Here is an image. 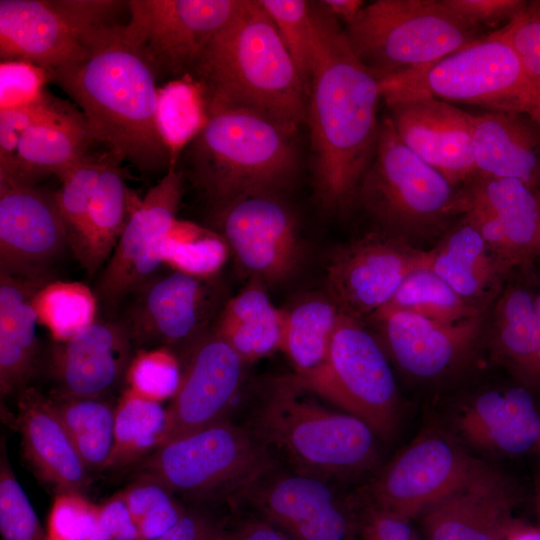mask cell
<instances>
[{"instance_id":"1","label":"cell","mask_w":540,"mask_h":540,"mask_svg":"<svg viewBox=\"0 0 540 540\" xmlns=\"http://www.w3.org/2000/svg\"><path fill=\"white\" fill-rule=\"evenodd\" d=\"M314 47L306 110L315 196L327 212H342L375 153L382 98L378 79L359 61L344 28L313 3Z\"/></svg>"},{"instance_id":"2","label":"cell","mask_w":540,"mask_h":540,"mask_svg":"<svg viewBox=\"0 0 540 540\" xmlns=\"http://www.w3.org/2000/svg\"><path fill=\"white\" fill-rule=\"evenodd\" d=\"M48 74L81 108L92 142L111 158L147 177L171 168L157 126L159 80L123 25L95 31L76 57Z\"/></svg>"},{"instance_id":"3","label":"cell","mask_w":540,"mask_h":540,"mask_svg":"<svg viewBox=\"0 0 540 540\" xmlns=\"http://www.w3.org/2000/svg\"><path fill=\"white\" fill-rule=\"evenodd\" d=\"M189 76L200 85L208 113L218 108L253 110L293 135L306 122L307 91L259 0H240Z\"/></svg>"},{"instance_id":"4","label":"cell","mask_w":540,"mask_h":540,"mask_svg":"<svg viewBox=\"0 0 540 540\" xmlns=\"http://www.w3.org/2000/svg\"><path fill=\"white\" fill-rule=\"evenodd\" d=\"M185 148L188 175L213 213L247 195H283L298 172L293 134L269 117L244 108L208 113Z\"/></svg>"},{"instance_id":"5","label":"cell","mask_w":540,"mask_h":540,"mask_svg":"<svg viewBox=\"0 0 540 540\" xmlns=\"http://www.w3.org/2000/svg\"><path fill=\"white\" fill-rule=\"evenodd\" d=\"M303 395L290 375L272 380L252 414L251 431L301 474L342 479L371 468L378 457L371 427Z\"/></svg>"},{"instance_id":"6","label":"cell","mask_w":540,"mask_h":540,"mask_svg":"<svg viewBox=\"0 0 540 540\" xmlns=\"http://www.w3.org/2000/svg\"><path fill=\"white\" fill-rule=\"evenodd\" d=\"M358 202L376 229L414 247L436 243L466 208L462 187L412 152L389 117L380 122L374 156L359 184Z\"/></svg>"},{"instance_id":"7","label":"cell","mask_w":540,"mask_h":540,"mask_svg":"<svg viewBox=\"0 0 540 540\" xmlns=\"http://www.w3.org/2000/svg\"><path fill=\"white\" fill-rule=\"evenodd\" d=\"M378 84L386 104L433 97L520 112L540 122V79L496 32L432 64L379 78Z\"/></svg>"},{"instance_id":"8","label":"cell","mask_w":540,"mask_h":540,"mask_svg":"<svg viewBox=\"0 0 540 540\" xmlns=\"http://www.w3.org/2000/svg\"><path fill=\"white\" fill-rule=\"evenodd\" d=\"M478 30L443 0H377L344 28L353 53L377 79L437 62L478 40Z\"/></svg>"},{"instance_id":"9","label":"cell","mask_w":540,"mask_h":540,"mask_svg":"<svg viewBox=\"0 0 540 540\" xmlns=\"http://www.w3.org/2000/svg\"><path fill=\"white\" fill-rule=\"evenodd\" d=\"M269 447L250 429L226 419L159 446L142 474L173 493L207 500L236 495L272 470Z\"/></svg>"},{"instance_id":"10","label":"cell","mask_w":540,"mask_h":540,"mask_svg":"<svg viewBox=\"0 0 540 540\" xmlns=\"http://www.w3.org/2000/svg\"><path fill=\"white\" fill-rule=\"evenodd\" d=\"M389 358L365 322L340 312L324 363L296 376L301 389L342 408L389 440L399 423V396Z\"/></svg>"},{"instance_id":"11","label":"cell","mask_w":540,"mask_h":540,"mask_svg":"<svg viewBox=\"0 0 540 540\" xmlns=\"http://www.w3.org/2000/svg\"><path fill=\"white\" fill-rule=\"evenodd\" d=\"M127 1L1 0V61L21 60L52 71L76 57L95 31L117 24Z\"/></svg>"},{"instance_id":"12","label":"cell","mask_w":540,"mask_h":540,"mask_svg":"<svg viewBox=\"0 0 540 540\" xmlns=\"http://www.w3.org/2000/svg\"><path fill=\"white\" fill-rule=\"evenodd\" d=\"M216 277L159 270L139 285L116 317L135 351L167 347L183 353L209 331L226 303Z\"/></svg>"},{"instance_id":"13","label":"cell","mask_w":540,"mask_h":540,"mask_svg":"<svg viewBox=\"0 0 540 540\" xmlns=\"http://www.w3.org/2000/svg\"><path fill=\"white\" fill-rule=\"evenodd\" d=\"M240 0H129L124 31L159 81L190 75L203 49Z\"/></svg>"},{"instance_id":"14","label":"cell","mask_w":540,"mask_h":540,"mask_svg":"<svg viewBox=\"0 0 540 540\" xmlns=\"http://www.w3.org/2000/svg\"><path fill=\"white\" fill-rule=\"evenodd\" d=\"M184 179L182 171L170 168L132 213L93 290L103 317L116 318L127 297L164 265Z\"/></svg>"},{"instance_id":"15","label":"cell","mask_w":540,"mask_h":540,"mask_svg":"<svg viewBox=\"0 0 540 540\" xmlns=\"http://www.w3.org/2000/svg\"><path fill=\"white\" fill-rule=\"evenodd\" d=\"M430 258V249L375 229L330 255L327 295L342 314L364 321L390 301L410 273L428 267Z\"/></svg>"},{"instance_id":"16","label":"cell","mask_w":540,"mask_h":540,"mask_svg":"<svg viewBox=\"0 0 540 540\" xmlns=\"http://www.w3.org/2000/svg\"><path fill=\"white\" fill-rule=\"evenodd\" d=\"M239 267L264 284L293 277L304 259L299 223L283 195L239 197L214 213Z\"/></svg>"},{"instance_id":"17","label":"cell","mask_w":540,"mask_h":540,"mask_svg":"<svg viewBox=\"0 0 540 540\" xmlns=\"http://www.w3.org/2000/svg\"><path fill=\"white\" fill-rule=\"evenodd\" d=\"M271 471L237 494L258 517L294 540H357L358 506L341 498L326 480Z\"/></svg>"},{"instance_id":"18","label":"cell","mask_w":540,"mask_h":540,"mask_svg":"<svg viewBox=\"0 0 540 540\" xmlns=\"http://www.w3.org/2000/svg\"><path fill=\"white\" fill-rule=\"evenodd\" d=\"M68 250L55 192L0 184V274L47 284Z\"/></svg>"},{"instance_id":"19","label":"cell","mask_w":540,"mask_h":540,"mask_svg":"<svg viewBox=\"0 0 540 540\" xmlns=\"http://www.w3.org/2000/svg\"><path fill=\"white\" fill-rule=\"evenodd\" d=\"M520 494L502 471L477 460L467 475L415 519L423 540H507L521 521Z\"/></svg>"},{"instance_id":"20","label":"cell","mask_w":540,"mask_h":540,"mask_svg":"<svg viewBox=\"0 0 540 540\" xmlns=\"http://www.w3.org/2000/svg\"><path fill=\"white\" fill-rule=\"evenodd\" d=\"M477 460L446 433L424 431L378 474L366 497L381 508L415 520L452 490Z\"/></svg>"},{"instance_id":"21","label":"cell","mask_w":540,"mask_h":540,"mask_svg":"<svg viewBox=\"0 0 540 540\" xmlns=\"http://www.w3.org/2000/svg\"><path fill=\"white\" fill-rule=\"evenodd\" d=\"M486 314L458 323L405 311H377L368 319L389 360L403 374L433 382L456 372L471 357L483 341Z\"/></svg>"},{"instance_id":"22","label":"cell","mask_w":540,"mask_h":540,"mask_svg":"<svg viewBox=\"0 0 540 540\" xmlns=\"http://www.w3.org/2000/svg\"><path fill=\"white\" fill-rule=\"evenodd\" d=\"M182 354L181 381L166 409L160 446L224 420L245 378L248 363L212 329Z\"/></svg>"},{"instance_id":"23","label":"cell","mask_w":540,"mask_h":540,"mask_svg":"<svg viewBox=\"0 0 540 540\" xmlns=\"http://www.w3.org/2000/svg\"><path fill=\"white\" fill-rule=\"evenodd\" d=\"M463 218L513 272L540 257V189L512 178L477 175L462 187Z\"/></svg>"},{"instance_id":"24","label":"cell","mask_w":540,"mask_h":540,"mask_svg":"<svg viewBox=\"0 0 540 540\" xmlns=\"http://www.w3.org/2000/svg\"><path fill=\"white\" fill-rule=\"evenodd\" d=\"M540 274L516 269L487 311L483 341L513 381L540 395Z\"/></svg>"},{"instance_id":"25","label":"cell","mask_w":540,"mask_h":540,"mask_svg":"<svg viewBox=\"0 0 540 540\" xmlns=\"http://www.w3.org/2000/svg\"><path fill=\"white\" fill-rule=\"evenodd\" d=\"M135 349L118 318H96L64 341H53L48 371L55 383L52 395L105 398L124 381Z\"/></svg>"},{"instance_id":"26","label":"cell","mask_w":540,"mask_h":540,"mask_svg":"<svg viewBox=\"0 0 540 540\" xmlns=\"http://www.w3.org/2000/svg\"><path fill=\"white\" fill-rule=\"evenodd\" d=\"M386 105L401 141L452 186L463 187L478 175L469 112L433 97Z\"/></svg>"},{"instance_id":"27","label":"cell","mask_w":540,"mask_h":540,"mask_svg":"<svg viewBox=\"0 0 540 540\" xmlns=\"http://www.w3.org/2000/svg\"><path fill=\"white\" fill-rule=\"evenodd\" d=\"M537 396L513 380L479 390L458 405L455 429L467 444L489 455L533 453L540 438Z\"/></svg>"},{"instance_id":"28","label":"cell","mask_w":540,"mask_h":540,"mask_svg":"<svg viewBox=\"0 0 540 540\" xmlns=\"http://www.w3.org/2000/svg\"><path fill=\"white\" fill-rule=\"evenodd\" d=\"M478 175L518 179L540 189V122L513 111L470 113Z\"/></svg>"},{"instance_id":"29","label":"cell","mask_w":540,"mask_h":540,"mask_svg":"<svg viewBox=\"0 0 540 540\" xmlns=\"http://www.w3.org/2000/svg\"><path fill=\"white\" fill-rule=\"evenodd\" d=\"M18 396L16 423L27 459L58 492H82L89 471L48 397L29 387Z\"/></svg>"},{"instance_id":"30","label":"cell","mask_w":540,"mask_h":540,"mask_svg":"<svg viewBox=\"0 0 540 540\" xmlns=\"http://www.w3.org/2000/svg\"><path fill=\"white\" fill-rule=\"evenodd\" d=\"M430 254L428 267L461 297L485 309L512 274L463 216L430 248Z\"/></svg>"},{"instance_id":"31","label":"cell","mask_w":540,"mask_h":540,"mask_svg":"<svg viewBox=\"0 0 540 540\" xmlns=\"http://www.w3.org/2000/svg\"><path fill=\"white\" fill-rule=\"evenodd\" d=\"M46 284L0 274L1 397L28 388L39 363L36 293Z\"/></svg>"},{"instance_id":"32","label":"cell","mask_w":540,"mask_h":540,"mask_svg":"<svg viewBox=\"0 0 540 540\" xmlns=\"http://www.w3.org/2000/svg\"><path fill=\"white\" fill-rule=\"evenodd\" d=\"M284 318V309L272 303L265 284L250 278L226 301L211 329L250 363L281 350Z\"/></svg>"},{"instance_id":"33","label":"cell","mask_w":540,"mask_h":540,"mask_svg":"<svg viewBox=\"0 0 540 540\" xmlns=\"http://www.w3.org/2000/svg\"><path fill=\"white\" fill-rule=\"evenodd\" d=\"M93 143L85 126H35L20 137L15 157L0 169V184L36 186L56 175L60 180L86 158Z\"/></svg>"},{"instance_id":"34","label":"cell","mask_w":540,"mask_h":540,"mask_svg":"<svg viewBox=\"0 0 540 540\" xmlns=\"http://www.w3.org/2000/svg\"><path fill=\"white\" fill-rule=\"evenodd\" d=\"M91 202L88 227L79 259L89 276L103 269L141 199L133 195L120 163L108 154Z\"/></svg>"},{"instance_id":"35","label":"cell","mask_w":540,"mask_h":540,"mask_svg":"<svg viewBox=\"0 0 540 540\" xmlns=\"http://www.w3.org/2000/svg\"><path fill=\"white\" fill-rule=\"evenodd\" d=\"M281 350L302 376L320 367L327 358L340 311L328 296H308L284 309Z\"/></svg>"},{"instance_id":"36","label":"cell","mask_w":540,"mask_h":540,"mask_svg":"<svg viewBox=\"0 0 540 540\" xmlns=\"http://www.w3.org/2000/svg\"><path fill=\"white\" fill-rule=\"evenodd\" d=\"M48 399L88 471L104 469L113 447L115 406L104 398Z\"/></svg>"},{"instance_id":"37","label":"cell","mask_w":540,"mask_h":540,"mask_svg":"<svg viewBox=\"0 0 540 540\" xmlns=\"http://www.w3.org/2000/svg\"><path fill=\"white\" fill-rule=\"evenodd\" d=\"M165 428L162 404L126 387L115 405L114 441L105 468H122L154 452Z\"/></svg>"},{"instance_id":"38","label":"cell","mask_w":540,"mask_h":540,"mask_svg":"<svg viewBox=\"0 0 540 540\" xmlns=\"http://www.w3.org/2000/svg\"><path fill=\"white\" fill-rule=\"evenodd\" d=\"M378 311H405L435 321L458 323L484 316L488 309L464 299L429 267H422L410 273Z\"/></svg>"},{"instance_id":"39","label":"cell","mask_w":540,"mask_h":540,"mask_svg":"<svg viewBox=\"0 0 540 540\" xmlns=\"http://www.w3.org/2000/svg\"><path fill=\"white\" fill-rule=\"evenodd\" d=\"M209 119L200 85L189 75L170 80L159 87L157 126L168 149L171 168L182 151L203 129Z\"/></svg>"},{"instance_id":"40","label":"cell","mask_w":540,"mask_h":540,"mask_svg":"<svg viewBox=\"0 0 540 540\" xmlns=\"http://www.w3.org/2000/svg\"><path fill=\"white\" fill-rule=\"evenodd\" d=\"M33 302L53 341L67 340L85 329L98 310L94 292L79 282L53 280L36 293Z\"/></svg>"},{"instance_id":"41","label":"cell","mask_w":540,"mask_h":540,"mask_svg":"<svg viewBox=\"0 0 540 540\" xmlns=\"http://www.w3.org/2000/svg\"><path fill=\"white\" fill-rule=\"evenodd\" d=\"M225 238L188 221L176 219L164 247V265L191 276H217L229 256Z\"/></svg>"},{"instance_id":"42","label":"cell","mask_w":540,"mask_h":540,"mask_svg":"<svg viewBox=\"0 0 540 540\" xmlns=\"http://www.w3.org/2000/svg\"><path fill=\"white\" fill-rule=\"evenodd\" d=\"M107 155L98 159L86 157L61 182L55 200L63 219L71 251L80 259L94 192L106 164Z\"/></svg>"},{"instance_id":"43","label":"cell","mask_w":540,"mask_h":540,"mask_svg":"<svg viewBox=\"0 0 540 540\" xmlns=\"http://www.w3.org/2000/svg\"><path fill=\"white\" fill-rule=\"evenodd\" d=\"M137 529L136 540H156L184 515V508L158 480L142 474L122 492Z\"/></svg>"},{"instance_id":"44","label":"cell","mask_w":540,"mask_h":540,"mask_svg":"<svg viewBox=\"0 0 540 540\" xmlns=\"http://www.w3.org/2000/svg\"><path fill=\"white\" fill-rule=\"evenodd\" d=\"M272 19L309 93L314 47L313 2L259 0Z\"/></svg>"},{"instance_id":"45","label":"cell","mask_w":540,"mask_h":540,"mask_svg":"<svg viewBox=\"0 0 540 540\" xmlns=\"http://www.w3.org/2000/svg\"><path fill=\"white\" fill-rule=\"evenodd\" d=\"M182 368L176 353L167 347L138 350L128 367L127 388L162 403L171 399L180 384Z\"/></svg>"},{"instance_id":"46","label":"cell","mask_w":540,"mask_h":540,"mask_svg":"<svg viewBox=\"0 0 540 540\" xmlns=\"http://www.w3.org/2000/svg\"><path fill=\"white\" fill-rule=\"evenodd\" d=\"M1 448L0 532L3 540H48L27 495Z\"/></svg>"},{"instance_id":"47","label":"cell","mask_w":540,"mask_h":540,"mask_svg":"<svg viewBox=\"0 0 540 540\" xmlns=\"http://www.w3.org/2000/svg\"><path fill=\"white\" fill-rule=\"evenodd\" d=\"M99 505L81 492H58L47 521L48 540H87L97 521Z\"/></svg>"},{"instance_id":"48","label":"cell","mask_w":540,"mask_h":540,"mask_svg":"<svg viewBox=\"0 0 540 540\" xmlns=\"http://www.w3.org/2000/svg\"><path fill=\"white\" fill-rule=\"evenodd\" d=\"M50 82L47 70L21 60L0 64V110L26 106L40 100Z\"/></svg>"},{"instance_id":"49","label":"cell","mask_w":540,"mask_h":540,"mask_svg":"<svg viewBox=\"0 0 540 540\" xmlns=\"http://www.w3.org/2000/svg\"><path fill=\"white\" fill-rule=\"evenodd\" d=\"M0 123L8 125L19 134L35 126L87 127L82 113L48 93L26 106L0 110Z\"/></svg>"},{"instance_id":"50","label":"cell","mask_w":540,"mask_h":540,"mask_svg":"<svg viewBox=\"0 0 540 540\" xmlns=\"http://www.w3.org/2000/svg\"><path fill=\"white\" fill-rule=\"evenodd\" d=\"M495 32L513 47L528 71L540 79V0L525 1Z\"/></svg>"},{"instance_id":"51","label":"cell","mask_w":540,"mask_h":540,"mask_svg":"<svg viewBox=\"0 0 540 540\" xmlns=\"http://www.w3.org/2000/svg\"><path fill=\"white\" fill-rule=\"evenodd\" d=\"M358 507L357 540H423L415 520L381 508L367 497Z\"/></svg>"},{"instance_id":"52","label":"cell","mask_w":540,"mask_h":540,"mask_svg":"<svg viewBox=\"0 0 540 540\" xmlns=\"http://www.w3.org/2000/svg\"><path fill=\"white\" fill-rule=\"evenodd\" d=\"M443 3L469 25L479 29L506 23L524 5L523 0H443Z\"/></svg>"},{"instance_id":"53","label":"cell","mask_w":540,"mask_h":540,"mask_svg":"<svg viewBox=\"0 0 540 540\" xmlns=\"http://www.w3.org/2000/svg\"><path fill=\"white\" fill-rule=\"evenodd\" d=\"M137 529L119 492L99 505L95 527L87 540H136Z\"/></svg>"},{"instance_id":"54","label":"cell","mask_w":540,"mask_h":540,"mask_svg":"<svg viewBox=\"0 0 540 540\" xmlns=\"http://www.w3.org/2000/svg\"><path fill=\"white\" fill-rule=\"evenodd\" d=\"M223 527L224 524L208 511L191 508L156 540H217Z\"/></svg>"},{"instance_id":"55","label":"cell","mask_w":540,"mask_h":540,"mask_svg":"<svg viewBox=\"0 0 540 540\" xmlns=\"http://www.w3.org/2000/svg\"><path fill=\"white\" fill-rule=\"evenodd\" d=\"M217 540H294L268 521L255 517L222 528Z\"/></svg>"},{"instance_id":"56","label":"cell","mask_w":540,"mask_h":540,"mask_svg":"<svg viewBox=\"0 0 540 540\" xmlns=\"http://www.w3.org/2000/svg\"><path fill=\"white\" fill-rule=\"evenodd\" d=\"M317 5L328 15L342 21L345 27L350 25L365 6L361 0H322L316 2Z\"/></svg>"},{"instance_id":"57","label":"cell","mask_w":540,"mask_h":540,"mask_svg":"<svg viewBox=\"0 0 540 540\" xmlns=\"http://www.w3.org/2000/svg\"><path fill=\"white\" fill-rule=\"evenodd\" d=\"M507 540H540V528L521 520Z\"/></svg>"},{"instance_id":"58","label":"cell","mask_w":540,"mask_h":540,"mask_svg":"<svg viewBox=\"0 0 540 540\" xmlns=\"http://www.w3.org/2000/svg\"><path fill=\"white\" fill-rule=\"evenodd\" d=\"M534 506L538 521V527L540 528V479L536 480L534 487Z\"/></svg>"},{"instance_id":"59","label":"cell","mask_w":540,"mask_h":540,"mask_svg":"<svg viewBox=\"0 0 540 540\" xmlns=\"http://www.w3.org/2000/svg\"><path fill=\"white\" fill-rule=\"evenodd\" d=\"M535 452H537L540 455V438H539V441H538L537 448H536Z\"/></svg>"},{"instance_id":"60","label":"cell","mask_w":540,"mask_h":540,"mask_svg":"<svg viewBox=\"0 0 540 540\" xmlns=\"http://www.w3.org/2000/svg\"><path fill=\"white\" fill-rule=\"evenodd\" d=\"M539 260H540V257H539Z\"/></svg>"}]
</instances>
